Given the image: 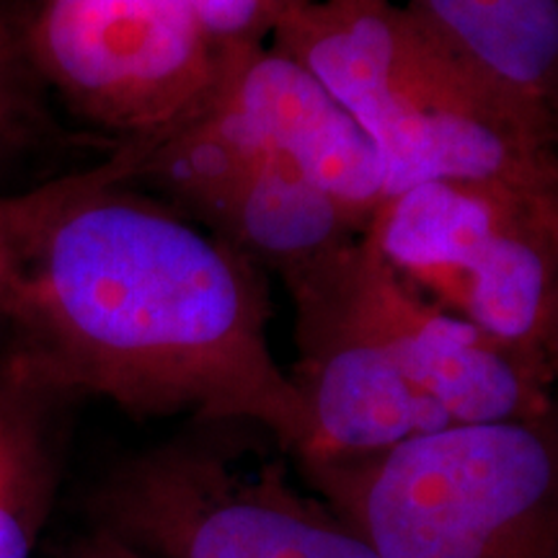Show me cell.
Listing matches in <instances>:
<instances>
[{"instance_id": "1", "label": "cell", "mask_w": 558, "mask_h": 558, "mask_svg": "<svg viewBox=\"0 0 558 558\" xmlns=\"http://www.w3.org/2000/svg\"><path fill=\"white\" fill-rule=\"evenodd\" d=\"M130 181L124 145L83 169L13 271L0 303L11 339L81 399L135 418L256 424L305 456L311 416L269 347L264 271Z\"/></svg>"}, {"instance_id": "2", "label": "cell", "mask_w": 558, "mask_h": 558, "mask_svg": "<svg viewBox=\"0 0 558 558\" xmlns=\"http://www.w3.org/2000/svg\"><path fill=\"white\" fill-rule=\"evenodd\" d=\"M271 45L308 68L373 140L388 197L448 179L541 190L558 173V150L481 86L407 5L305 0L277 21Z\"/></svg>"}, {"instance_id": "3", "label": "cell", "mask_w": 558, "mask_h": 558, "mask_svg": "<svg viewBox=\"0 0 558 558\" xmlns=\"http://www.w3.org/2000/svg\"><path fill=\"white\" fill-rule=\"evenodd\" d=\"M295 469L380 558H558L554 411Z\"/></svg>"}, {"instance_id": "4", "label": "cell", "mask_w": 558, "mask_h": 558, "mask_svg": "<svg viewBox=\"0 0 558 558\" xmlns=\"http://www.w3.org/2000/svg\"><path fill=\"white\" fill-rule=\"evenodd\" d=\"M292 465L256 424L192 422L111 465L86 525L145 558H380Z\"/></svg>"}, {"instance_id": "5", "label": "cell", "mask_w": 558, "mask_h": 558, "mask_svg": "<svg viewBox=\"0 0 558 558\" xmlns=\"http://www.w3.org/2000/svg\"><path fill=\"white\" fill-rule=\"evenodd\" d=\"M550 181H424L383 202L367 230L411 288L543 369L558 269Z\"/></svg>"}, {"instance_id": "6", "label": "cell", "mask_w": 558, "mask_h": 558, "mask_svg": "<svg viewBox=\"0 0 558 558\" xmlns=\"http://www.w3.org/2000/svg\"><path fill=\"white\" fill-rule=\"evenodd\" d=\"M26 37L39 81L122 143L194 120L226 68L186 0H41Z\"/></svg>"}, {"instance_id": "7", "label": "cell", "mask_w": 558, "mask_h": 558, "mask_svg": "<svg viewBox=\"0 0 558 558\" xmlns=\"http://www.w3.org/2000/svg\"><path fill=\"white\" fill-rule=\"evenodd\" d=\"M357 243L288 288L298 347L290 375L313 427L311 450L295 460L369 456L456 424L360 318L349 279Z\"/></svg>"}, {"instance_id": "8", "label": "cell", "mask_w": 558, "mask_h": 558, "mask_svg": "<svg viewBox=\"0 0 558 558\" xmlns=\"http://www.w3.org/2000/svg\"><path fill=\"white\" fill-rule=\"evenodd\" d=\"M190 122L220 143L288 160L365 218L388 197L373 140L308 68L275 45L226 52L213 99Z\"/></svg>"}, {"instance_id": "9", "label": "cell", "mask_w": 558, "mask_h": 558, "mask_svg": "<svg viewBox=\"0 0 558 558\" xmlns=\"http://www.w3.org/2000/svg\"><path fill=\"white\" fill-rule=\"evenodd\" d=\"M349 279L367 329L452 422L550 414L543 369L411 288L383 259L369 230L354 248Z\"/></svg>"}, {"instance_id": "10", "label": "cell", "mask_w": 558, "mask_h": 558, "mask_svg": "<svg viewBox=\"0 0 558 558\" xmlns=\"http://www.w3.org/2000/svg\"><path fill=\"white\" fill-rule=\"evenodd\" d=\"M194 218L262 271H275L284 288L344 254L373 220L271 153L251 158Z\"/></svg>"}, {"instance_id": "11", "label": "cell", "mask_w": 558, "mask_h": 558, "mask_svg": "<svg viewBox=\"0 0 558 558\" xmlns=\"http://www.w3.org/2000/svg\"><path fill=\"white\" fill-rule=\"evenodd\" d=\"M407 9L535 137L558 150V0H409Z\"/></svg>"}, {"instance_id": "12", "label": "cell", "mask_w": 558, "mask_h": 558, "mask_svg": "<svg viewBox=\"0 0 558 558\" xmlns=\"http://www.w3.org/2000/svg\"><path fill=\"white\" fill-rule=\"evenodd\" d=\"M78 401L19 341L0 349V558H37L65 476Z\"/></svg>"}, {"instance_id": "13", "label": "cell", "mask_w": 558, "mask_h": 558, "mask_svg": "<svg viewBox=\"0 0 558 558\" xmlns=\"http://www.w3.org/2000/svg\"><path fill=\"white\" fill-rule=\"evenodd\" d=\"M29 19L0 0V156L41 135V86L29 54Z\"/></svg>"}, {"instance_id": "14", "label": "cell", "mask_w": 558, "mask_h": 558, "mask_svg": "<svg viewBox=\"0 0 558 558\" xmlns=\"http://www.w3.org/2000/svg\"><path fill=\"white\" fill-rule=\"evenodd\" d=\"M81 179L83 171H75L26 192L0 194V303L32 241L54 209L78 190Z\"/></svg>"}, {"instance_id": "15", "label": "cell", "mask_w": 558, "mask_h": 558, "mask_svg": "<svg viewBox=\"0 0 558 558\" xmlns=\"http://www.w3.org/2000/svg\"><path fill=\"white\" fill-rule=\"evenodd\" d=\"M220 52L267 45L277 21L305 0H186Z\"/></svg>"}, {"instance_id": "16", "label": "cell", "mask_w": 558, "mask_h": 558, "mask_svg": "<svg viewBox=\"0 0 558 558\" xmlns=\"http://www.w3.org/2000/svg\"><path fill=\"white\" fill-rule=\"evenodd\" d=\"M548 202H550V215H554L556 243H558V173L548 186ZM541 365H543V375H546L550 411L558 416V269H556V288H554V303H550L546 339H543V347H541Z\"/></svg>"}, {"instance_id": "17", "label": "cell", "mask_w": 558, "mask_h": 558, "mask_svg": "<svg viewBox=\"0 0 558 558\" xmlns=\"http://www.w3.org/2000/svg\"><path fill=\"white\" fill-rule=\"evenodd\" d=\"M50 558H145L143 554H137L135 548L122 543L114 535L104 533V530L88 527L83 533L75 535L58 546L50 554Z\"/></svg>"}]
</instances>
